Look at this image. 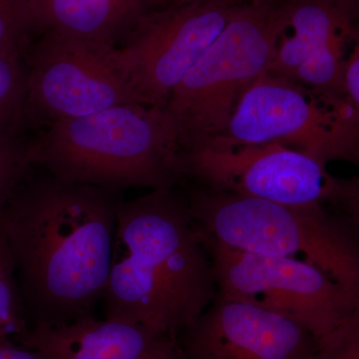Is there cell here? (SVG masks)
I'll return each mask as SVG.
<instances>
[{"mask_svg":"<svg viewBox=\"0 0 359 359\" xmlns=\"http://www.w3.org/2000/svg\"><path fill=\"white\" fill-rule=\"evenodd\" d=\"M120 193L34 173V165L14 189L0 226L28 325L93 316L109 278Z\"/></svg>","mask_w":359,"mask_h":359,"instance_id":"cell-1","label":"cell"},{"mask_svg":"<svg viewBox=\"0 0 359 359\" xmlns=\"http://www.w3.org/2000/svg\"><path fill=\"white\" fill-rule=\"evenodd\" d=\"M217 292L211 257L174 187L122 201L101 299L105 320L178 339Z\"/></svg>","mask_w":359,"mask_h":359,"instance_id":"cell-2","label":"cell"},{"mask_svg":"<svg viewBox=\"0 0 359 359\" xmlns=\"http://www.w3.org/2000/svg\"><path fill=\"white\" fill-rule=\"evenodd\" d=\"M32 152L33 164L56 179L120 192L172 188L182 177L173 122L140 104L50 123Z\"/></svg>","mask_w":359,"mask_h":359,"instance_id":"cell-3","label":"cell"},{"mask_svg":"<svg viewBox=\"0 0 359 359\" xmlns=\"http://www.w3.org/2000/svg\"><path fill=\"white\" fill-rule=\"evenodd\" d=\"M187 202L196 226L219 244L263 256H301L359 294L358 223L348 217L211 189L192 191Z\"/></svg>","mask_w":359,"mask_h":359,"instance_id":"cell-4","label":"cell"},{"mask_svg":"<svg viewBox=\"0 0 359 359\" xmlns=\"http://www.w3.org/2000/svg\"><path fill=\"white\" fill-rule=\"evenodd\" d=\"M283 29L282 0L233 9L165 107L181 151L226 131L241 97L275 58Z\"/></svg>","mask_w":359,"mask_h":359,"instance_id":"cell-5","label":"cell"},{"mask_svg":"<svg viewBox=\"0 0 359 359\" xmlns=\"http://www.w3.org/2000/svg\"><path fill=\"white\" fill-rule=\"evenodd\" d=\"M325 163L282 144H245L212 137L181 151L182 176L208 189L313 209L337 208L358 223V179H339Z\"/></svg>","mask_w":359,"mask_h":359,"instance_id":"cell-6","label":"cell"},{"mask_svg":"<svg viewBox=\"0 0 359 359\" xmlns=\"http://www.w3.org/2000/svg\"><path fill=\"white\" fill-rule=\"evenodd\" d=\"M219 136L238 143L282 144L325 164H358L359 108L341 94L266 71L245 90Z\"/></svg>","mask_w":359,"mask_h":359,"instance_id":"cell-7","label":"cell"},{"mask_svg":"<svg viewBox=\"0 0 359 359\" xmlns=\"http://www.w3.org/2000/svg\"><path fill=\"white\" fill-rule=\"evenodd\" d=\"M196 228L211 257L218 294L290 318L318 339L359 311V294L318 266L231 249Z\"/></svg>","mask_w":359,"mask_h":359,"instance_id":"cell-8","label":"cell"},{"mask_svg":"<svg viewBox=\"0 0 359 359\" xmlns=\"http://www.w3.org/2000/svg\"><path fill=\"white\" fill-rule=\"evenodd\" d=\"M139 104L117 46L44 32L30 55L26 119L50 123Z\"/></svg>","mask_w":359,"mask_h":359,"instance_id":"cell-9","label":"cell"},{"mask_svg":"<svg viewBox=\"0 0 359 359\" xmlns=\"http://www.w3.org/2000/svg\"><path fill=\"white\" fill-rule=\"evenodd\" d=\"M237 6L198 0L150 9L117 47L140 105L165 109L172 92L218 36Z\"/></svg>","mask_w":359,"mask_h":359,"instance_id":"cell-10","label":"cell"},{"mask_svg":"<svg viewBox=\"0 0 359 359\" xmlns=\"http://www.w3.org/2000/svg\"><path fill=\"white\" fill-rule=\"evenodd\" d=\"M180 334L186 359H311L318 342L290 318L218 292Z\"/></svg>","mask_w":359,"mask_h":359,"instance_id":"cell-11","label":"cell"},{"mask_svg":"<svg viewBox=\"0 0 359 359\" xmlns=\"http://www.w3.org/2000/svg\"><path fill=\"white\" fill-rule=\"evenodd\" d=\"M162 335L154 330L93 316L62 325H37L18 344L49 359H146Z\"/></svg>","mask_w":359,"mask_h":359,"instance_id":"cell-12","label":"cell"},{"mask_svg":"<svg viewBox=\"0 0 359 359\" xmlns=\"http://www.w3.org/2000/svg\"><path fill=\"white\" fill-rule=\"evenodd\" d=\"M358 0H283L285 29L266 72L292 79L309 54L339 36H358Z\"/></svg>","mask_w":359,"mask_h":359,"instance_id":"cell-13","label":"cell"},{"mask_svg":"<svg viewBox=\"0 0 359 359\" xmlns=\"http://www.w3.org/2000/svg\"><path fill=\"white\" fill-rule=\"evenodd\" d=\"M154 0H29L32 29L117 46Z\"/></svg>","mask_w":359,"mask_h":359,"instance_id":"cell-14","label":"cell"},{"mask_svg":"<svg viewBox=\"0 0 359 359\" xmlns=\"http://www.w3.org/2000/svg\"><path fill=\"white\" fill-rule=\"evenodd\" d=\"M21 301L15 264L0 226V344H18L29 330Z\"/></svg>","mask_w":359,"mask_h":359,"instance_id":"cell-15","label":"cell"},{"mask_svg":"<svg viewBox=\"0 0 359 359\" xmlns=\"http://www.w3.org/2000/svg\"><path fill=\"white\" fill-rule=\"evenodd\" d=\"M27 71L21 53L0 52V129H23L26 123Z\"/></svg>","mask_w":359,"mask_h":359,"instance_id":"cell-16","label":"cell"},{"mask_svg":"<svg viewBox=\"0 0 359 359\" xmlns=\"http://www.w3.org/2000/svg\"><path fill=\"white\" fill-rule=\"evenodd\" d=\"M23 129H0V222L9 198L33 165L32 142Z\"/></svg>","mask_w":359,"mask_h":359,"instance_id":"cell-17","label":"cell"},{"mask_svg":"<svg viewBox=\"0 0 359 359\" xmlns=\"http://www.w3.org/2000/svg\"><path fill=\"white\" fill-rule=\"evenodd\" d=\"M32 29L29 0H0V52L21 53Z\"/></svg>","mask_w":359,"mask_h":359,"instance_id":"cell-18","label":"cell"},{"mask_svg":"<svg viewBox=\"0 0 359 359\" xmlns=\"http://www.w3.org/2000/svg\"><path fill=\"white\" fill-rule=\"evenodd\" d=\"M311 359H359V311L318 339Z\"/></svg>","mask_w":359,"mask_h":359,"instance_id":"cell-19","label":"cell"},{"mask_svg":"<svg viewBox=\"0 0 359 359\" xmlns=\"http://www.w3.org/2000/svg\"><path fill=\"white\" fill-rule=\"evenodd\" d=\"M342 90L344 95L359 108V43L353 45L346 62L342 72Z\"/></svg>","mask_w":359,"mask_h":359,"instance_id":"cell-20","label":"cell"},{"mask_svg":"<svg viewBox=\"0 0 359 359\" xmlns=\"http://www.w3.org/2000/svg\"><path fill=\"white\" fill-rule=\"evenodd\" d=\"M146 359H186L176 337L162 335Z\"/></svg>","mask_w":359,"mask_h":359,"instance_id":"cell-21","label":"cell"},{"mask_svg":"<svg viewBox=\"0 0 359 359\" xmlns=\"http://www.w3.org/2000/svg\"><path fill=\"white\" fill-rule=\"evenodd\" d=\"M0 359H49L43 353L20 344L7 342L0 344Z\"/></svg>","mask_w":359,"mask_h":359,"instance_id":"cell-22","label":"cell"},{"mask_svg":"<svg viewBox=\"0 0 359 359\" xmlns=\"http://www.w3.org/2000/svg\"><path fill=\"white\" fill-rule=\"evenodd\" d=\"M198 1V0H154V8H161L172 6V4H185V2ZM214 1H223L233 6H244V4H266L278 2L280 0H214Z\"/></svg>","mask_w":359,"mask_h":359,"instance_id":"cell-23","label":"cell"}]
</instances>
